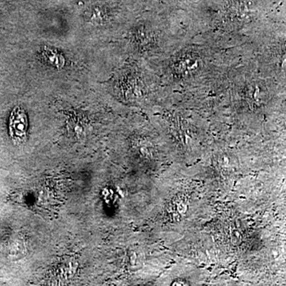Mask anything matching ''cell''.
Returning a JSON list of instances; mask_svg holds the SVG:
<instances>
[{
  "label": "cell",
  "instance_id": "3957f363",
  "mask_svg": "<svg viewBox=\"0 0 286 286\" xmlns=\"http://www.w3.org/2000/svg\"><path fill=\"white\" fill-rule=\"evenodd\" d=\"M28 120L25 111L20 107L15 108L11 115L10 135L14 141L22 142L27 138Z\"/></svg>",
  "mask_w": 286,
  "mask_h": 286
},
{
  "label": "cell",
  "instance_id": "7a4b0ae2",
  "mask_svg": "<svg viewBox=\"0 0 286 286\" xmlns=\"http://www.w3.org/2000/svg\"><path fill=\"white\" fill-rule=\"evenodd\" d=\"M187 20L192 35L228 50L250 43L261 27L254 0H203L187 14Z\"/></svg>",
  "mask_w": 286,
  "mask_h": 286
},
{
  "label": "cell",
  "instance_id": "277c9868",
  "mask_svg": "<svg viewBox=\"0 0 286 286\" xmlns=\"http://www.w3.org/2000/svg\"><path fill=\"white\" fill-rule=\"evenodd\" d=\"M45 57L46 59L48 60L51 65L58 68V69H62L65 66V58L58 54V52L53 51L52 50H46L45 51Z\"/></svg>",
  "mask_w": 286,
  "mask_h": 286
},
{
  "label": "cell",
  "instance_id": "6da1fadb",
  "mask_svg": "<svg viewBox=\"0 0 286 286\" xmlns=\"http://www.w3.org/2000/svg\"><path fill=\"white\" fill-rule=\"evenodd\" d=\"M240 57V50L221 48L194 35L164 58L162 85L169 96L198 106Z\"/></svg>",
  "mask_w": 286,
  "mask_h": 286
}]
</instances>
